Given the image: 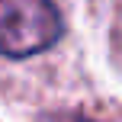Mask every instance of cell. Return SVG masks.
I'll return each mask as SVG.
<instances>
[{
	"label": "cell",
	"mask_w": 122,
	"mask_h": 122,
	"mask_svg": "<svg viewBox=\"0 0 122 122\" xmlns=\"http://www.w3.org/2000/svg\"><path fill=\"white\" fill-rule=\"evenodd\" d=\"M61 13L51 0H0V55L29 58L61 39Z\"/></svg>",
	"instance_id": "cell-1"
},
{
	"label": "cell",
	"mask_w": 122,
	"mask_h": 122,
	"mask_svg": "<svg viewBox=\"0 0 122 122\" xmlns=\"http://www.w3.org/2000/svg\"><path fill=\"white\" fill-rule=\"evenodd\" d=\"M77 122H90V119H77Z\"/></svg>",
	"instance_id": "cell-2"
}]
</instances>
